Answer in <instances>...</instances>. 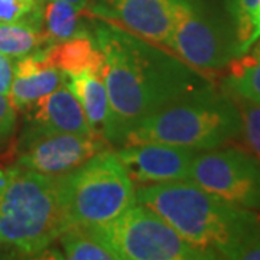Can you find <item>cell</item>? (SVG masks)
<instances>
[{
    "label": "cell",
    "instance_id": "cell-14",
    "mask_svg": "<svg viewBox=\"0 0 260 260\" xmlns=\"http://www.w3.org/2000/svg\"><path fill=\"white\" fill-rule=\"evenodd\" d=\"M65 84L81 104L93 135L106 139L110 123V103L102 73L85 71L67 75Z\"/></svg>",
    "mask_w": 260,
    "mask_h": 260
},
{
    "label": "cell",
    "instance_id": "cell-18",
    "mask_svg": "<svg viewBox=\"0 0 260 260\" xmlns=\"http://www.w3.org/2000/svg\"><path fill=\"white\" fill-rule=\"evenodd\" d=\"M47 47L42 28L18 22H0V52L20 58Z\"/></svg>",
    "mask_w": 260,
    "mask_h": 260
},
{
    "label": "cell",
    "instance_id": "cell-22",
    "mask_svg": "<svg viewBox=\"0 0 260 260\" xmlns=\"http://www.w3.org/2000/svg\"><path fill=\"white\" fill-rule=\"evenodd\" d=\"M230 95L237 104L242 116V133L244 135V139L260 160V106L239 95Z\"/></svg>",
    "mask_w": 260,
    "mask_h": 260
},
{
    "label": "cell",
    "instance_id": "cell-12",
    "mask_svg": "<svg viewBox=\"0 0 260 260\" xmlns=\"http://www.w3.org/2000/svg\"><path fill=\"white\" fill-rule=\"evenodd\" d=\"M102 15L120 22L135 35L168 47L172 30V0H103Z\"/></svg>",
    "mask_w": 260,
    "mask_h": 260
},
{
    "label": "cell",
    "instance_id": "cell-20",
    "mask_svg": "<svg viewBox=\"0 0 260 260\" xmlns=\"http://www.w3.org/2000/svg\"><path fill=\"white\" fill-rule=\"evenodd\" d=\"M70 260H116L114 254L84 227H68L58 239Z\"/></svg>",
    "mask_w": 260,
    "mask_h": 260
},
{
    "label": "cell",
    "instance_id": "cell-24",
    "mask_svg": "<svg viewBox=\"0 0 260 260\" xmlns=\"http://www.w3.org/2000/svg\"><path fill=\"white\" fill-rule=\"evenodd\" d=\"M13 67L15 59L0 52V94L9 97L10 87L13 81Z\"/></svg>",
    "mask_w": 260,
    "mask_h": 260
},
{
    "label": "cell",
    "instance_id": "cell-9",
    "mask_svg": "<svg viewBox=\"0 0 260 260\" xmlns=\"http://www.w3.org/2000/svg\"><path fill=\"white\" fill-rule=\"evenodd\" d=\"M19 143L18 167L45 175L68 174L110 146L104 138L75 133L25 136Z\"/></svg>",
    "mask_w": 260,
    "mask_h": 260
},
{
    "label": "cell",
    "instance_id": "cell-27",
    "mask_svg": "<svg viewBox=\"0 0 260 260\" xmlns=\"http://www.w3.org/2000/svg\"><path fill=\"white\" fill-rule=\"evenodd\" d=\"M257 16H259V20H260V0H259V6H257Z\"/></svg>",
    "mask_w": 260,
    "mask_h": 260
},
{
    "label": "cell",
    "instance_id": "cell-17",
    "mask_svg": "<svg viewBox=\"0 0 260 260\" xmlns=\"http://www.w3.org/2000/svg\"><path fill=\"white\" fill-rule=\"evenodd\" d=\"M229 65L232 70L224 84L230 94L260 106V48L251 55L233 58Z\"/></svg>",
    "mask_w": 260,
    "mask_h": 260
},
{
    "label": "cell",
    "instance_id": "cell-3",
    "mask_svg": "<svg viewBox=\"0 0 260 260\" xmlns=\"http://www.w3.org/2000/svg\"><path fill=\"white\" fill-rule=\"evenodd\" d=\"M242 116L229 93L208 85L175 99L132 126L120 145L168 143L195 150L221 148L242 135Z\"/></svg>",
    "mask_w": 260,
    "mask_h": 260
},
{
    "label": "cell",
    "instance_id": "cell-28",
    "mask_svg": "<svg viewBox=\"0 0 260 260\" xmlns=\"http://www.w3.org/2000/svg\"><path fill=\"white\" fill-rule=\"evenodd\" d=\"M0 244H2V240H0Z\"/></svg>",
    "mask_w": 260,
    "mask_h": 260
},
{
    "label": "cell",
    "instance_id": "cell-13",
    "mask_svg": "<svg viewBox=\"0 0 260 260\" xmlns=\"http://www.w3.org/2000/svg\"><path fill=\"white\" fill-rule=\"evenodd\" d=\"M65 81L67 75L49 62L45 48H39L28 55L15 58L9 100L16 110L25 112L41 97L64 85Z\"/></svg>",
    "mask_w": 260,
    "mask_h": 260
},
{
    "label": "cell",
    "instance_id": "cell-10",
    "mask_svg": "<svg viewBox=\"0 0 260 260\" xmlns=\"http://www.w3.org/2000/svg\"><path fill=\"white\" fill-rule=\"evenodd\" d=\"M198 150L168 143L123 145L116 152L133 182L142 185L188 179Z\"/></svg>",
    "mask_w": 260,
    "mask_h": 260
},
{
    "label": "cell",
    "instance_id": "cell-11",
    "mask_svg": "<svg viewBox=\"0 0 260 260\" xmlns=\"http://www.w3.org/2000/svg\"><path fill=\"white\" fill-rule=\"evenodd\" d=\"M25 113L26 126L22 138L52 133L93 135L81 104L67 84L41 97Z\"/></svg>",
    "mask_w": 260,
    "mask_h": 260
},
{
    "label": "cell",
    "instance_id": "cell-2",
    "mask_svg": "<svg viewBox=\"0 0 260 260\" xmlns=\"http://www.w3.org/2000/svg\"><path fill=\"white\" fill-rule=\"evenodd\" d=\"M136 201L158 213L186 242L218 259L247 260L260 242V215L205 191L191 179L143 185Z\"/></svg>",
    "mask_w": 260,
    "mask_h": 260
},
{
    "label": "cell",
    "instance_id": "cell-6",
    "mask_svg": "<svg viewBox=\"0 0 260 260\" xmlns=\"http://www.w3.org/2000/svg\"><path fill=\"white\" fill-rule=\"evenodd\" d=\"M84 229L112 251L116 260L218 259L211 251L186 242L158 213L140 203L107 223Z\"/></svg>",
    "mask_w": 260,
    "mask_h": 260
},
{
    "label": "cell",
    "instance_id": "cell-21",
    "mask_svg": "<svg viewBox=\"0 0 260 260\" xmlns=\"http://www.w3.org/2000/svg\"><path fill=\"white\" fill-rule=\"evenodd\" d=\"M44 0H0V22H18L42 28Z\"/></svg>",
    "mask_w": 260,
    "mask_h": 260
},
{
    "label": "cell",
    "instance_id": "cell-15",
    "mask_svg": "<svg viewBox=\"0 0 260 260\" xmlns=\"http://www.w3.org/2000/svg\"><path fill=\"white\" fill-rule=\"evenodd\" d=\"M49 62L65 75L81 74L85 71L103 73L104 55L93 35H81L45 47Z\"/></svg>",
    "mask_w": 260,
    "mask_h": 260
},
{
    "label": "cell",
    "instance_id": "cell-23",
    "mask_svg": "<svg viewBox=\"0 0 260 260\" xmlns=\"http://www.w3.org/2000/svg\"><path fill=\"white\" fill-rule=\"evenodd\" d=\"M16 109L9 97L0 94V152L9 146L16 132Z\"/></svg>",
    "mask_w": 260,
    "mask_h": 260
},
{
    "label": "cell",
    "instance_id": "cell-5",
    "mask_svg": "<svg viewBox=\"0 0 260 260\" xmlns=\"http://www.w3.org/2000/svg\"><path fill=\"white\" fill-rule=\"evenodd\" d=\"M61 177L68 227L107 223L138 203L135 182L109 149Z\"/></svg>",
    "mask_w": 260,
    "mask_h": 260
},
{
    "label": "cell",
    "instance_id": "cell-4",
    "mask_svg": "<svg viewBox=\"0 0 260 260\" xmlns=\"http://www.w3.org/2000/svg\"><path fill=\"white\" fill-rule=\"evenodd\" d=\"M68 229L61 175L12 168L0 192V240L23 254H39Z\"/></svg>",
    "mask_w": 260,
    "mask_h": 260
},
{
    "label": "cell",
    "instance_id": "cell-26",
    "mask_svg": "<svg viewBox=\"0 0 260 260\" xmlns=\"http://www.w3.org/2000/svg\"><path fill=\"white\" fill-rule=\"evenodd\" d=\"M65 2H68V3H71V5H74L77 9L84 10L87 8V5H88V2L90 0H65Z\"/></svg>",
    "mask_w": 260,
    "mask_h": 260
},
{
    "label": "cell",
    "instance_id": "cell-16",
    "mask_svg": "<svg viewBox=\"0 0 260 260\" xmlns=\"http://www.w3.org/2000/svg\"><path fill=\"white\" fill-rule=\"evenodd\" d=\"M83 10L65 0H44L42 32L47 47L68 41L71 38L88 35L81 20Z\"/></svg>",
    "mask_w": 260,
    "mask_h": 260
},
{
    "label": "cell",
    "instance_id": "cell-1",
    "mask_svg": "<svg viewBox=\"0 0 260 260\" xmlns=\"http://www.w3.org/2000/svg\"><path fill=\"white\" fill-rule=\"evenodd\" d=\"M93 37L104 55L110 143L120 145L132 126L168 103L211 85L201 70L123 26L100 22Z\"/></svg>",
    "mask_w": 260,
    "mask_h": 260
},
{
    "label": "cell",
    "instance_id": "cell-8",
    "mask_svg": "<svg viewBox=\"0 0 260 260\" xmlns=\"http://www.w3.org/2000/svg\"><path fill=\"white\" fill-rule=\"evenodd\" d=\"M188 179L221 200L260 211V160L239 149L198 152Z\"/></svg>",
    "mask_w": 260,
    "mask_h": 260
},
{
    "label": "cell",
    "instance_id": "cell-25",
    "mask_svg": "<svg viewBox=\"0 0 260 260\" xmlns=\"http://www.w3.org/2000/svg\"><path fill=\"white\" fill-rule=\"evenodd\" d=\"M10 172H12V168H6V169L0 168V192L3 191V188L8 184V181H9L10 178Z\"/></svg>",
    "mask_w": 260,
    "mask_h": 260
},
{
    "label": "cell",
    "instance_id": "cell-7",
    "mask_svg": "<svg viewBox=\"0 0 260 260\" xmlns=\"http://www.w3.org/2000/svg\"><path fill=\"white\" fill-rule=\"evenodd\" d=\"M168 48L201 71L220 70L240 55L233 26L208 9L203 0H172Z\"/></svg>",
    "mask_w": 260,
    "mask_h": 260
},
{
    "label": "cell",
    "instance_id": "cell-19",
    "mask_svg": "<svg viewBox=\"0 0 260 260\" xmlns=\"http://www.w3.org/2000/svg\"><path fill=\"white\" fill-rule=\"evenodd\" d=\"M225 6L232 18L239 54L244 55L260 38L259 0H227Z\"/></svg>",
    "mask_w": 260,
    "mask_h": 260
}]
</instances>
